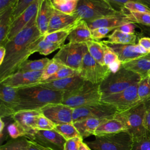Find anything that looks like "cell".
I'll list each match as a JSON object with an SVG mask.
<instances>
[{"mask_svg":"<svg viewBox=\"0 0 150 150\" xmlns=\"http://www.w3.org/2000/svg\"><path fill=\"white\" fill-rule=\"evenodd\" d=\"M54 8L51 0H41L36 15L37 27L42 35L47 33L51 18L54 12Z\"/></svg>","mask_w":150,"mask_h":150,"instance_id":"obj_18","label":"cell"},{"mask_svg":"<svg viewBox=\"0 0 150 150\" xmlns=\"http://www.w3.org/2000/svg\"><path fill=\"white\" fill-rule=\"evenodd\" d=\"M103 42H104L103 41ZM104 43L109 46L116 53L120 60L122 62V63L145 56L139 54L135 51V45H119L106 43Z\"/></svg>","mask_w":150,"mask_h":150,"instance_id":"obj_26","label":"cell"},{"mask_svg":"<svg viewBox=\"0 0 150 150\" xmlns=\"http://www.w3.org/2000/svg\"><path fill=\"white\" fill-rule=\"evenodd\" d=\"M78 74L77 71L66 66H63L55 74L49 77L47 80L43 82H47L53 80H56L62 79L69 77Z\"/></svg>","mask_w":150,"mask_h":150,"instance_id":"obj_41","label":"cell"},{"mask_svg":"<svg viewBox=\"0 0 150 150\" xmlns=\"http://www.w3.org/2000/svg\"><path fill=\"white\" fill-rule=\"evenodd\" d=\"M52 2H53V4H60L64 2H67V1H74V0H51ZM76 1H79V0H76Z\"/></svg>","mask_w":150,"mask_h":150,"instance_id":"obj_59","label":"cell"},{"mask_svg":"<svg viewBox=\"0 0 150 150\" xmlns=\"http://www.w3.org/2000/svg\"><path fill=\"white\" fill-rule=\"evenodd\" d=\"M136 27L137 26L135 23H127L120 26L117 29L126 33L133 34V33H135V29Z\"/></svg>","mask_w":150,"mask_h":150,"instance_id":"obj_49","label":"cell"},{"mask_svg":"<svg viewBox=\"0 0 150 150\" xmlns=\"http://www.w3.org/2000/svg\"><path fill=\"white\" fill-rule=\"evenodd\" d=\"M88 51L90 54L100 64H104V47L102 41L90 40L86 43Z\"/></svg>","mask_w":150,"mask_h":150,"instance_id":"obj_30","label":"cell"},{"mask_svg":"<svg viewBox=\"0 0 150 150\" xmlns=\"http://www.w3.org/2000/svg\"><path fill=\"white\" fill-rule=\"evenodd\" d=\"M6 54V49L4 46H0V65L2 63Z\"/></svg>","mask_w":150,"mask_h":150,"instance_id":"obj_55","label":"cell"},{"mask_svg":"<svg viewBox=\"0 0 150 150\" xmlns=\"http://www.w3.org/2000/svg\"><path fill=\"white\" fill-rule=\"evenodd\" d=\"M121 10L115 9L108 1L105 0H79L76 13L86 22L108 16L117 15Z\"/></svg>","mask_w":150,"mask_h":150,"instance_id":"obj_6","label":"cell"},{"mask_svg":"<svg viewBox=\"0 0 150 150\" xmlns=\"http://www.w3.org/2000/svg\"><path fill=\"white\" fill-rule=\"evenodd\" d=\"M18 88L0 84V117H11L19 103Z\"/></svg>","mask_w":150,"mask_h":150,"instance_id":"obj_14","label":"cell"},{"mask_svg":"<svg viewBox=\"0 0 150 150\" xmlns=\"http://www.w3.org/2000/svg\"><path fill=\"white\" fill-rule=\"evenodd\" d=\"M64 92L39 84L18 89L19 103L14 113L20 111L40 110L50 104L62 103Z\"/></svg>","mask_w":150,"mask_h":150,"instance_id":"obj_2","label":"cell"},{"mask_svg":"<svg viewBox=\"0 0 150 150\" xmlns=\"http://www.w3.org/2000/svg\"><path fill=\"white\" fill-rule=\"evenodd\" d=\"M105 1H108V0H105Z\"/></svg>","mask_w":150,"mask_h":150,"instance_id":"obj_61","label":"cell"},{"mask_svg":"<svg viewBox=\"0 0 150 150\" xmlns=\"http://www.w3.org/2000/svg\"><path fill=\"white\" fill-rule=\"evenodd\" d=\"M108 2L114 8V6H117L119 11L121 10L124 7V4L128 2H139L144 4L150 8V0H108Z\"/></svg>","mask_w":150,"mask_h":150,"instance_id":"obj_46","label":"cell"},{"mask_svg":"<svg viewBox=\"0 0 150 150\" xmlns=\"http://www.w3.org/2000/svg\"><path fill=\"white\" fill-rule=\"evenodd\" d=\"M79 150H91V149L89 147V146L85 142H82L80 144Z\"/></svg>","mask_w":150,"mask_h":150,"instance_id":"obj_56","label":"cell"},{"mask_svg":"<svg viewBox=\"0 0 150 150\" xmlns=\"http://www.w3.org/2000/svg\"><path fill=\"white\" fill-rule=\"evenodd\" d=\"M7 131L12 139H16L22 137H27L28 135V133L23 126L16 121H14L8 126Z\"/></svg>","mask_w":150,"mask_h":150,"instance_id":"obj_37","label":"cell"},{"mask_svg":"<svg viewBox=\"0 0 150 150\" xmlns=\"http://www.w3.org/2000/svg\"><path fill=\"white\" fill-rule=\"evenodd\" d=\"M103 43L104 47V64L110 68L111 73H115L120 69L122 62L120 60L116 53L109 46Z\"/></svg>","mask_w":150,"mask_h":150,"instance_id":"obj_29","label":"cell"},{"mask_svg":"<svg viewBox=\"0 0 150 150\" xmlns=\"http://www.w3.org/2000/svg\"><path fill=\"white\" fill-rule=\"evenodd\" d=\"M136 26L140 29L142 35L145 36L150 38V26L141 24H136Z\"/></svg>","mask_w":150,"mask_h":150,"instance_id":"obj_53","label":"cell"},{"mask_svg":"<svg viewBox=\"0 0 150 150\" xmlns=\"http://www.w3.org/2000/svg\"><path fill=\"white\" fill-rule=\"evenodd\" d=\"M56 125L53 122L42 112L36 122V130H52L54 129Z\"/></svg>","mask_w":150,"mask_h":150,"instance_id":"obj_43","label":"cell"},{"mask_svg":"<svg viewBox=\"0 0 150 150\" xmlns=\"http://www.w3.org/2000/svg\"><path fill=\"white\" fill-rule=\"evenodd\" d=\"M115 28H108V27H101L96 28L91 30V35L94 40H99L101 39L104 38L106 36H108V34L114 30Z\"/></svg>","mask_w":150,"mask_h":150,"instance_id":"obj_45","label":"cell"},{"mask_svg":"<svg viewBox=\"0 0 150 150\" xmlns=\"http://www.w3.org/2000/svg\"><path fill=\"white\" fill-rule=\"evenodd\" d=\"M78 2L79 1L74 0L53 4V5L56 10L66 14L72 15L76 12Z\"/></svg>","mask_w":150,"mask_h":150,"instance_id":"obj_40","label":"cell"},{"mask_svg":"<svg viewBox=\"0 0 150 150\" xmlns=\"http://www.w3.org/2000/svg\"><path fill=\"white\" fill-rule=\"evenodd\" d=\"M141 80L137 73L125 69L122 66L119 70L111 73L100 84L101 97L121 92Z\"/></svg>","mask_w":150,"mask_h":150,"instance_id":"obj_5","label":"cell"},{"mask_svg":"<svg viewBox=\"0 0 150 150\" xmlns=\"http://www.w3.org/2000/svg\"><path fill=\"white\" fill-rule=\"evenodd\" d=\"M43 71H16L8 76L0 84L18 88L39 84L42 82Z\"/></svg>","mask_w":150,"mask_h":150,"instance_id":"obj_13","label":"cell"},{"mask_svg":"<svg viewBox=\"0 0 150 150\" xmlns=\"http://www.w3.org/2000/svg\"><path fill=\"white\" fill-rule=\"evenodd\" d=\"M13 7H11L0 13V46H5L11 23Z\"/></svg>","mask_w":150,"mask_h":150,"instance_id":"obj_28","label":"cell"},{"mask_svg":"<svg viewBox=\"0 0 150 150\" xmlns=\"http://www.w3.org/2000/svg\"><path fill=\"white\" fill-rule=\"evenodd\" d=\"M81 20V19L76 13L69 15L55 9L50 21L46 34L74 26Z\"/></svg>","mask_w":150,"mask_h":150,"instance_id":"obj_17","label":"cell"},{"mask_svg":"<svg viewBox=\"0 0 150 150\" xmlns=\"http://www.w3.org/2000/svg\"><path fill=\"white\" fill-rule=\"evenodd\" d=\"M41 0H36L11 23L6 43L23 29L38 13Z\"/></svg>","mask_w":150,"mask_h":150,"instance_id":"obj_16","label":"cell"},{"mask_svg":"<svg viewBox=\"0 0 150 150\" xmlns=\"http://www.w3.org/2000/svg\"><path fill=\"white\" fill-rule=\"evenodd\" d=\"M125 69L139 74L141 79L147 77L150 71V53L148 54L122 63Z\"/></svg>","mask_w":150,"mask_h":150,"instance_id":"obj_25","label":"cell"},{"mask_svg":"<svg viewBox=\"0 0 150 150\" xmlns=\"http://www.w3.org/2000/svg\"><path fill=\"white\" fill-rule=\"evenodd\" d=\"M83 141L81 137H75L66 141L64 150H79L80 144Z\"/></svg>","mask_w":150,"mask_h":150,"instance_id":"obj_48","label":"cell"},{"mask_svg":"<svg viewBox=\"0 0 150 150\" xmlns=\"http://www.w3.org/2000/svg\"><path fill=\"white\" fill-rule=\"evenodd\" d=\"M50 59L48 58H43L39 60H26L19 68L17 71L26 72V71H43Z\"/></svg>","mask_w":150,"mask_h":150,"instance_id":"obj_31","label":"cell"},{"mask_svg":"<svg viewBox=\"0 0 150 150\" xmlns=\"http://www.w3.org/2000/svg\"><path fill=\"white\" fill-rule=\"evenodd\" d=\"M138 83L133 84L125 90L102 97L101 102L114 106L118 112H122L141 102L138 98Z\"/></svg>","mask_w":150,"mask_h":150,"instance_id":"obj_10","label":"cell"},{"mask_svg":"<svg viewBox=\"0 0 150 150\" xmlns=\"http://www.w3.org/2000/svg\"><path fill=\"white\" fill-rule=\"evenodd\" d=\"M77 72L84 80L94 84H100L111 73L108 66L98 63L88 51L85 54Z\"/></svg>","mask_w":150,"mask_h":150,"instance_id":"obj_8","label":"cell"},{"mask_svg":"<svg viewBox=\"0 0 150 150\" xmlns=\"http://www.w3.org/2000/svg\"><path fill=\"white\" fill-rule=\"evenodd\" d=\"M147 77H148L149 79H150V71L148 72V76H147Z\"/></svg>","mask_w":150,"mask_h":150,"instance_id":"obj_60","label":"cell"},{"mask_svg":"<svg viewBox=\"0 0 150 150\" xmlns=\"http://www.w3.org/2000/svg\"><path fill=\"white\" fill-rule=\"evenodd\" d=\"M36 18V15L23 29L5 45L6 54L0 65V82L18 71L35 53L36 46L44 38L45 35L40 33L37 27Z\"/></svg>","mask_w":150,"mask_h":150,"instance_id":"obj_1","label":"cell"},{"mask_svg":"<svg viewBox=\"0 0 150 150\" xmlns=\"http://www.w3.org/2000/svg\"><path fill=\"white\" fill-rule=\"evenodd\" d=\"M76 25L68 28L59 30L50 33L46 34L44 36V39L52 43L64 45L65 40L68 38L70 33Z\"/></svg>","mask_w":150,"mask_h":150,"instance_id":"obj_32","label":"cell"},{"mask_svg":"<svg viewBox=\"0 0 150 150\" xmlns=\"http://www.w3.org/2000/svg\"><path fill=\"white\" fill-rule=\"evenodd\" d=\"M137 93L138 98L141 101L150 96V79L148 77L141 79L138 83Z\"/></svg>","mask_w":150,"mask_h":150,"instance_id":"obj_39","label":"cell"},{"mask_svg":"<svg viewBox=\"0 0 150 150\" xmlns=\"http://www.w3.org/2000/svg\"><path fill=\"white\" fill-rule=\"evenodd\" d=\"M101 98L100 84L84 81L79 88L64 92L62 103L74 108L98 103L101 102Z\"/></svg>","mask_w":150,"mask_h":150,"instance_id":"obj_4","label":"cell"},{"mask_svg":"<svg viewBox=\"0 0 150 150\" xmlns=\"http://www.w3.org/2000/svg\"><path fill=\"white\" fill-rule=\"evenodd\" d=\"M67 39L69 42L74 43H87L94 40L91 35V30L87 22L82 19L71 30Z\"/></svg>","mask_w":150,"mask_h":150,"instance_id":"obj_22","label":"cell"},{"mask_svg":"<svg viewBox=\"0 0 150 150\" xmlns=\"http://www.w3.org/2000/svg\"><path fill=\"white\" fill-rule=\"evenodd\" d=\"M17 0H0V13L7 9L13 7Z\"/></svg>","mask_w":150,"mask_h":150,"instance_id":"obj_50","label":"cell"},{"mask_svg":"<svg viewBox=\"0 0 150 150\" xmlns=\"http://www.w3.org/2000/svg\"><path fill=\"white\" fill-rule=\"evenodd\" d=\"M123 8L128 12L150 13V8L146 5L135 2H128L124 4Z\"/></svg>","mask_w":150,"mask_h":150,"instance_id":"obj_44","label":"cell"},{"mask_svg":"<svg viewBox=\"0 0 150 150\" xmlns=\"http://www.w3.org/2000/svg\"><path fill=\"white\" fill-rule=\"evenodd\" d=\"M125 13L126 11L122 8L121 12L118 14L101 18L90 22H87V23L91 30L101 27L114 28L117 29L120 26L128 23L125 18Z\"/></svg>","mask_w":150,"mask_h":150,"instance_id":"obj_21","label":"cell"},{"mask_svg":"<svg viewBox=\"0 0 150 150\" xmlns=\"http://www.w3.org/2000/svg\"><path fill=\"white\" fill-rule=\"evenodd\" d=\"M54 129L62 135L66 140L81 137L77 129L74 125L73 122L56 125Z\"/></svg>","mask_w":150,"mask_h":150,"instance_id":"obj_33","label":"cell"},{"mask_svg":"<svg viewBox=\"0 0 150 150\" xmlns=\"http://www.w3.org/2000/svg\"><path fill=\"white\" fill-rule=\"evenodd\" d=\"M28 150H51L49 148L42 146L34 141L29 139V145H28Z\"/></svg>","mask_w":150,"mask_h":150,"instance_id":"obj_52","label":"cell"},{"mask_svg":"<svg viewBox=\"0 0 150 150\" xmlns=\"http://www.w3.org/2000/svg\"><path fill=\"white\" fill-rule=\"evenodd\" d=\"M132 150H150V136L134 141Z\"/></svg>","mask_w":150,"mask_h":150,"instance_id":"obj_47","label":"cell"},{"mask_svg":"<svg viewBox=\"0 0 150 150\" xmlns=\"http://www.w3.org/2000/svg\"><path fill=\"white\" fill-rule=\"evenodd\" d=\"M124 131L127 132V128L124 123L119 119L114 117L107 119L101 123L96 129L93 135H105Z\"/></svg>","mask_w":150,"mask_h":150,"instance_id":"obj_24","label":"cell"},{"mask_svg":"<svg viewBox=\"0 0 150 150\" xmlns=\"http://www.w3.org/2000/svg\"><path fill=\"white\" fill-rule=\"evenodd\" d=\"M42 114L41 110H26L15 112L12 118L19 122L28 133L27 138L30 136L36 130V122L39 116Z\"/></svg>","mask_w":150,"mask_h":150,"instance_id":"obj_19","label":"cell"},{"mask_svg":"<svg viewBox=\"0 0 150 150\" xmlns=\"http://www.w3.org/2000/svg\"><path fill=\"white\" fill-rule=\"evenodd\" d=\"M125 18L128 23L150 26V13L126 11Z\"/></svg>","mask_w":150,"mask_h":150,"instance_id":"obj_35","label":"cell"},{"mask_svg":"<svg viewBox=\"0 0 150 150\" xmlns=\"http://www.w3.org/2000/svg\"><path fill=\"white\" fill-rule=\"evenodd\" d=\"M107 38L108 40H103L104 43L119 45H135L137 37L135 33L128 34L115 29L111 34L107 36Z\"/></svg>","mask_w":150,"mask_h":150,"instance_id":"obj_27","label":"cell"},{"mask_svg":"<svg viewBox=\"0 0 150 150\" xmlns=\"http://www.w3.org/2000/svg\"><path fill=\"white\" fill-rule=\"evenodd\" d=\"M112 105L103 102L73 108V122L88 118H112L117 112Z\"/></svg>","mask_w":150,"mask_h":150,"instance_id":"obj_11","label":"cell"},{"mask_svg":"<svg viewBox=\"0 0 150 150\" xmlns=\"http://www.w3.org/2000/svg\"><path fill=\"white\" fill-rule=\"evenodd\" d=\"M40 110L56 125L73 122V108L62 103L50 104Z\"/></svg>","mask_w":150,"mask_h":150,"instance_id":"obj_15","label":"cell"},{"mask_svg":"<svg viewBox=\"0 0 150 150\" xmlns=\"http://www.w3.org/2000/svg\"><path fill=\"white\" fill-rule=\"evenodd\" d=\"M29 139L22 137L12 139L0 147V150H28Z\"/></svg>","mask_w":150,"mask_h":150,"instance_id":"obj_34","label":"cell"},{"mask_svg":"<svg viewBox=\"0 0 150 150\" xmlns=\"http://www.w3.org/2000/svg\"><path fill=\"white\" fill-rule=\"evenodd\" d=\"M134 140L127 132L95 136L86 144L93 150H132Z\"/></svg>","mask_w":150,"mask_h":150,"instance_id":"obj_7","label":"cell"},{"mask_svg":"<svg viewBox=\"0 0 150 150\" xmlns=\"http://www.w3.org/2000/svg\"><path fill=\"white\" fill-rule=\"evenodd\" d=\"M145 127L150 133V108H148L145 116Z\"/></svg>","mask_w":150,"mask_h":150,"instance_id":"obj_54","label":"cell"},{"mask_svg":"<svg viewBox=\"0 0 150 150\" xmlns=\"http://www.w3.org/2000/svg\"><path fill=\"white\" fill-rule=\"evenodd\" d=\"M63 66L60 62L53 58L50 59V62L43 71L42 76V82L47 80L49 77L55 74ZM41 82V83H42Z\"/></svg>","mask_w":150,"mask_h":150,"instance_id":"obj_38","label":"cell"},{"mask_svg":"<svg viewBox=\"0 0 150 150\" xmlns=\"http://www.w3.org/2000/svg\"><path fill=\"white\" fill-rule=\"evenodd\" d=\"M88 52L86 43L64 44L53 58L63 65L78 71L85 54Z\"/></svg>","mask_w":150,"mask_h":150,"instance_id":"obj_9","label":"cell"},{"mask_svg":"<svg viewBox=\"0 0 150 150\" xmlns=\"http://www.w3.org/2000/svg\"><path fill=\"white\" fill-rule=\"evenodd\" d=\"M138 44L142 46L145 49L150 53V38L143 36L138 39Z\"/></svg>","mask_w":150,"mask_h":150,"instance_id":"obj_51","label":"cell"},{"mask_svg":"<svg viewBox=\"0 0 150 150\" xmlns=\"http://www.w3.org/2000/svg\"><path fill=\"white\" fill-rule=\"evenodd\" d=\"M146 110L145 104L141 101L129 109L117 112L114 115L124 123L127 132L131 135L134 141L150 136L144 124Z\"/></svg>","mask_w":150,"mask_h":150,"instance_id":"obj_3","label":"cell"},{"mask_svg":"<svg viewBox=\"0 0 150 150\" xmlns=\"http://www.w3.org/2000/svg\"><path fill=\"white\" fill-rule=\"evenodd\" d=\"M143 102L144 103V104H145V106L146 107V109L150 108V96L149 97H148L147 98H146L145 100H144L143 101Z\"/></svg>","mask_w":150,"mask_h":150,"instance_id":"obj_58","label":"cell"},{"mask_svg":"<svg viewBox=\"0 0 150 150\" xmlns=\"http://www.w3.org/2000/svg\"><path fill=\"white\" fill-rule=\"evenodd\" d=\"M63 45L52 43L46 40L44 38L37 44L35 49V53L38 52L40 54L47 56L53 53L58 49H60Z\"/></svg>","mask_w":150,"mask_h":150,"instance_id":"obj_36","label":"cell"},{"mask_svg":"<svg viewBox=\"0 0 150 150\" xmlns=\"http://www.w3.org/2000/svg\"><path fill=\"white\" fill-rule=\"evenodd\" d=\"M36 0H17L12 13L11 22Z\"/></svg>","mask_w":150,"mask_h":150,"instance_id":"obj_42","label":"cell"},{"mask_svg":"<svg viewBox=\"0 0 150 150\" xmlns=\"http://www.w3.org/2000/svg\"><path fill=\"white\" fill-rule=\"evenodd\" d=\"M29 139L51 150H64L66 141L54 129L36 130Z\"/></svg>","mask_w":150,"mask_h":150,"instance_id":"obj_12","label":"cell"},{"mask_svg":"<svg viewBox=\"0 0 150 150\" xmlns=\"http://www.w3.org/2000/svg\"><path fill=\"white\" fill-rule=\"evenodd\" d=\"M84 81L79 74H76L65 79L42 82L39 85L52 90L66 92L79 88Z\"/></svg>","mask_w":150,"mask_h":150,"instance_id":"obj_20","label":"cell"},{"mask_svg":"<svg viewBox=\"0 0 150 150\" xmlns=\"http://www.w3.org/2000/svg\"><path fill=\"white\" fill-rule=\"evenodd\" d=\"M5 128V123L2 120V118H1L0 120V133H1V138L2 137V132L4 129Z\"/></svg>","mask_w":150,"mask_h":150,"instance_id":"obj_57","label":"cell"},{"mask_svg":"<svg viewBox=\"0 0 150 150\" xmlns=\"http://www.w3.org/2000/svg\"><path fill=\"white\" fill-rule=\"evenodd\" d=\"M107 118H88L74 122V125L79 132L81 137L86 138L94 135L98 126Z\"/></svg>","mask_w":150,"mask_h":150,"instance_id":"obj_23","label":"cell"}]
</instances>
